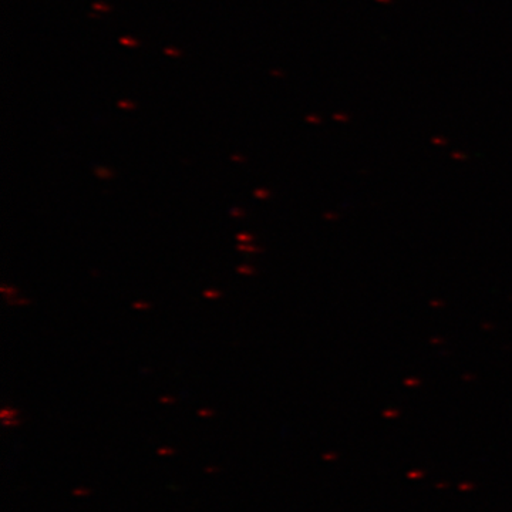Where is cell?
<instances>
[{
    "label": "cell",
    "instance_id": "cell-1",
    "mask_svg": "<svg viewBox=\"0 0 512 512\" xmlns=\"http://www.w3.org/2000/svg\"><path fill=\"white\" fill-rule=\"evenodd\" d=\"M237 271L242 275H252L254 274V269L249 268V266H238Z\"/></svg>",
    "mask_w": 512,
    "mask_h": 512
},
{
    "label": "cell",
    "instance_id": "cell-2",
    "mask_svg": "<svg viewBox=\"0 0 512 512\" xmlns=\"http://www.w3.org/2000/svg\"><path fill=\"white\" fill-rule=\"evenodd\" d=\"M238 249H239V251H244V252H259L258 248L248 247V245H239Z\"/></svg>",
    "mask_w": 512,
    "mask_h": 512
},
{
    "label": "cell",
    "instance_id": "cell-3",
    "mask_svg": "<svg viewBox=\"0 0 512 512\" xmlns=\"http://www.w3.org/2000/svg\"><path fill=\"white\" fill-rule=\"evenodd\" d=\"M237 239H238V241L251 242L252 239H254V238H252V235L238 234Z\"/></svg>",
    "mask_w": 512,
    "mask_h": 512
},
{
    "label": "cell",
    "instance_id": "cell-4",
    "mask_svg": "<svg viewBox=\"0 0 512 512\" xmlns=\"http://www.w3.org/2000/svg\"><path fill=\"white\" fill-rule=\"evenodd\" d=\"M204 296H205V298L215 299V298H218V296H220V292L205 291Z\"/></svg>",
    "mask_w": 512,
    "mask_h": 512
},
{
    "label": "cell",
    "instance_id": "cell-5",
    "mask_svg": "<svg viewBox=\"0 0 512 512\" xmlns=\"http://www.w3.org/2000/svg\"><path fill=\"white\" fill-rule=\"evenodd\" d=\"M255 197L256 198H266V197H268V192H266L265 190H256Z\"/></svg>",
    "mask_w": 512,
    "mask_h": 512
},
{
    "label": "cell",
    "instance_id": "cell-6",
    "mask_svg": "<svg viewBox=\"0 0 512 512\" xmlns=\"http://www.w3.org/2000/svg\"><path fill=\"white\" fill-rule=\"evenodd\" d=\"M121 43H123V45H127L130 47L136 46V42H131L130 39H121Z\"/></svg>",
    "mask_w": 512,
    "mask_h": 512
},
{
    "label": "cell",
    "instance_id": "cell-7",
    "mask_svg": "<svg viewBox=\"0 0 512 512\" xmlns=\"http://www.w3.org/2000/svg\"><path fill=\"white\" fill-rule=\"evenodd\" d=\"M134 308L136 309H147V303H134Z\"/></svg>",
    "mask_w": 512,
    "mask_h": 512
},
{
    "label": "cell",
    "instance_id": "cell-8",
    "mask_svg": "<svg viewBox=\"0 0 512 512\" xmlns=\"http://www.w3.org/2000/svg\"><path fill=\"white\" fill-rule=\"evenodd\" d=\"M231 214L234 215V217H237V215H239V217H241V215H244V212H242L241 210H232L231 211Z\"/></svg>",
    "mask_w": 512,
    "mask_h": 512
},
{
    "label": "cell",
    "instance_id": "cell-9",
    "mask_svg": "<svg viewBox=\"0 0 512 512\" xmlns=\"http://www.w3.org/2000/svg\"><path fill=\"white\" fill-rule=\"evenodd\" d=\"M165 53H167V55L177 56V53H175L174 50H165Z\"/></svg>",
    "mask_w": 512,
    "mask_h": 512
},
{
    "label": "cell",
    "instance_id": "cell-10",
    "mask_svg": "<svg viewBox=\"0 0 512 512\" xmlns=\"http://www.w3.org/2000/svg\"><path fill=\"white\" fill-rule=\"evenodd\" d=\"M94 8L96 9H103V10H107L106 6H100V5H94Z\"/></svg>",
    "mask_w": 512,
    "mask_h": 512
}]
</instances>
